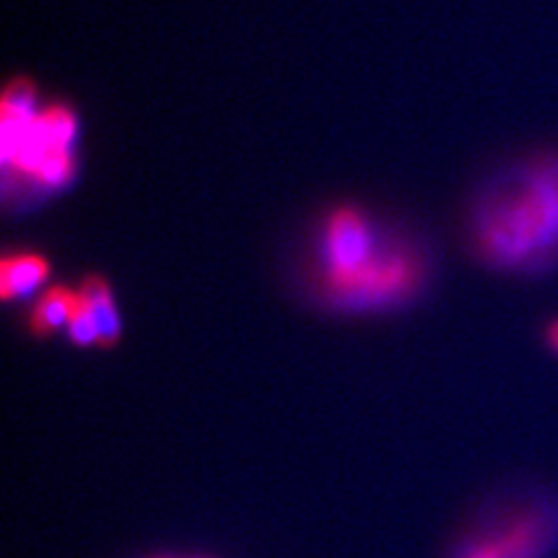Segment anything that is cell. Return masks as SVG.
<instances>
[{"instance_id": "obj_1", "label": "cell", "mask_w": 558, "mask_h": 558, "mask_svg": "<svg viewBox=\"0 0 558 558\" xmlns=\"http://www.w3.org/2000/svg\"><path fill=\"white\" fill-rule=\"evenodd\" d=\"M477 244L498 268L543 272L558 260V154L505 184L484 209Z\"/></svg>"}, {"instance_id": "obj_2", "label": "cell", "mask_w": 558, "mask_h": 558, "mask_svg": "<svg viewBox=\"0 0 558 558\" xmlns=\"http://www.w3.org/2000/svg\"><path fill=\"white\" fill-rule=\"evenodd\" d=\"M558 492L521 482L488 498L449 558H554Z\"/></svg>"}, {"instance_id": "obj_3", "label": "cell", "mask_w": 558, "mask_h": 558, "mask_svg": "<svg viewBox=\"0 0 558 558\" xmlns=\"http://www.w3.org/2000/svg\"><path fill=\"white\" fill-rule=\"evenodd\" d=\"M384 258L387 256L375 252V240L365 219L354 209H338L328 219L324 238L326 299L347 310L379 270Z\"/></svg>"}, {"instance_id": "obj_4", "label": "cell", "mask_w": 558, "mask_h": 558, "mask_svg": "<svg viewBox=\"0 0 558 558\" xmlns=\"http://www.w3.org/2000/svg\"><path fill=\"white\" fill-rule=\"evenodd\" d=\"M51 268L40 254H14L0 260V295L3 301L26 299L45 284Z\"/></svg>"}, {"instance_id": "obj_5", "label": "cell", "mask_w": 558, "mask_h": 558, "mask_svg": "<svg viewBox=\"0 0 558 558\" xmlns=\"http://www.w3.org/2000/svg\"><path fill=\"white\" fill-rule=\"evenodd\" d=\"M82 301L89 305L94 317L100 328V349H112L124 333V326H121L119 310L114 303V295L110 284L105 282L100 275H89L77 289Z\"/></svg>"}, {"instance_id": "obj_6", "label": "cell", "mask_w": 558, "mask_h": 558, "mask_svg": "<svg viewBox=\"0 0 558 558\" xmlns=\"http://www.w3.org/2000/svg\"><path fill=\"white\" fill-rule=\"evenodd\" d=\"M77 305H80V291L70 287L47 289L28 314V330L38 338L51 336L57 328L68 326Z\"/></svg>"}, {"instance_id": "obj_7", "label": "cell", "mask_w": 558, "mask_h": 558, "mask_svg": "<svg viewBox=\"0 0 558 558\" xmlns=\"http://www.w3.org/2000/svg\"><path fill=\"white\" fill-rule=\"evenodd\" d=\"M0 112H3V121H20V124H26V121L38 117L33 84L26 80H14L5 89Z\"/></svg>"}, {"instance_id": "obj_8", "label": "cell", "mask_w": 558, "mask_h": 558, "mask_svg": "<svg viewBox=\"0 0 558 558\" xmlns=\"http://www.w3.org/2000/svg\"><path fill=\"white\" fill-rule=\"evenodd\" d=\"M40 126L47 143L54 149H70L75 140V117L63 105H51L40 114Z\"/></svg>"}, {"instance_id": "obj_9", "label": "cell", "mask_w": 558, "mask_h": 558, "mask_svg": "<svg viewBox=\"0 0 558 558\" xmlns=\"http://www.w3.org/2000/svg\"><path fill=\"white\" fill-rule=\"evenodd\" d=\"M68 338L70 342H73L75 347L80 349H86V347H100V328H98V322L94 317V312L89 310V305H86L82 301L80 295V305L77 310L73 312V317H70L68 322Z\"/></svg>"}, {"instance_id": "obj_10", "label": "cell", "mask_w": 558, "mask_h": 558, "mask_svg": "<svg viewBox=\"0 0 558 558\" xmlns=\"http://www.w3.org/2000/svg\"><path fill=\"white\" fill-rule=\"evenodd\" d=\"M70 174H73V156H70V149H54L47 154V159L33 178L45 186H61L70 180Z\"/></svg>"}, {"instance_id": "obj_11", "label": "cell", "mask_w": 558, "mask_h": 558, "mask_svg": "<svg viewBox=\"0 0 558 558\" xmlns=\"http://www.w3.org/2000/svg\"><path fill=\"white\" fill-rule=\"evenodd\" d=\"M543 340H545V347L549 349V352L558 359V314L545 324Z\"/></svg>"}]
</instances>
